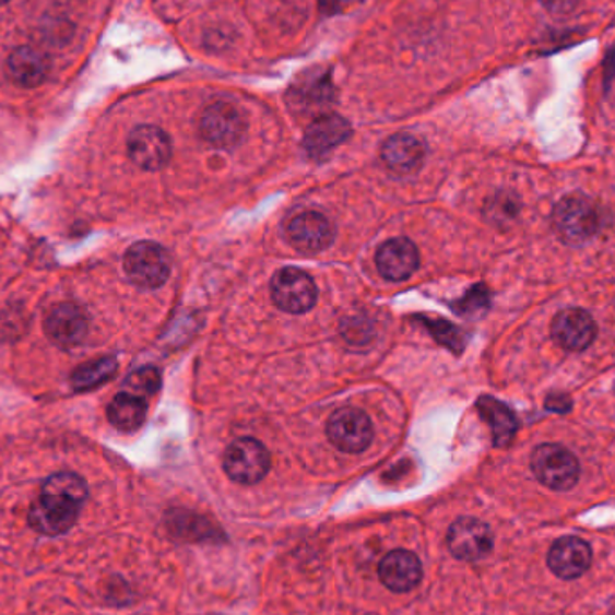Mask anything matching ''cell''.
I'll return each mask as SVG.
<instances>
[{
  "label": "cell",
  "instance_id": "obj_1",
  "mask_svg": "<svg viewBox=\"0 0 615 615\" xmlns=\"http://www.w3.org/2000/svg\"><path fill=\"white\" fill-rule=\"evenodd\" d=\"M87 498V486L74 473H57L42 486L40 497L31 506V528L57 536L74 525Z\"/></svg>",
  "mask_w": 615,
  "mask_h": 615
},
{
  "label": "cell",
  "instance_id": "obj_2",
  "mask_svg": "<svg viewBox=\"0 0 615 615\" xmlns=\"http://www.w3.org/2000/svg\"><path fill=\"white\" fill-rule=\"evenodd\" d=\"M534 477L547 488L567 492L580 478V463L575 453L561 445H540L531 458Z\"/></svg>",
  "mask_w": 615,
  "mask_h": 615
},
{
  "label": "cell",
  "instance_id": "obj_3",
  "mask_svg": "<svg viewBox=\"0 0 615 615\" xmlns=\"http://www.w3.org/2000/svg\"><path fill=\"white\" fill-rule=\"evenodd\" d=\"M555 227L559 238L567 244H583L595 235L600 227V216L589 199L581 194H570L556 205Z\"/></svg>",
  "mask_w": 615,
  "mask_h": 615
},
{
  "label": "cell",
  "instance_id": "obj_4",
  "mask_svg": "<svg viewBox=\"0 0 615 615\" xmlns=\"http://www.w3.org/2000/svg\"><path fill=\"white\" fill-rule=\"evenodd\" d=\"M125 272L138 286L157 288L168 280V252L153 241H139L125 256Z\"/></svg>",
  "mask_w": 615,
  "mask_h": 615
},
{
  "label": "cell",
  "instance_id": "obj_5",
  "mask_svg": "<svg viewBox=\"0 0 615 615\" xmlns=\"http://www.w3.org/2000/svg\"><path fill=\"white\" fill-rule=\"evenodd\" d=\"M224 469L236 483H260L261 478L269 473V450L256 439H238L225 452Z\"/></svg>",
  "mask_w": 615,
  "mask_h": 615
},
{
  "label": "cell",
  "instance_id": "obj_6",
  "mask_svg": "<svg viewBox=\"0 0 615 615\" xmlns=\"http://www.w3.org/2000/svg\"><path fill=\"white\" fill-rule=\"evenodd\" d=\"M328 438L342 452H364L372 441L371 419L360 409H339L328 422Z\"/></svg>",
  "mask_w": 615,
  "mask_h": 615
},
{
  "label": "cell",
  "instance_id": "obj_7",
  "mask_svg": "<svg viewBox=\"0 0 615 615\" xmlns=\"http://www.w3.org/2000/svg\"><path fill=\"white\" fill-rule=\"evenodd\" d=\"M270 291L275 305L288 314H305L316 305V283L299 269L280 270L272 280Z\"/></svg>",
  "mask_w": 615,
  "mask_h": 615
},
{
  "label": "cell",
  "instance_id": "obj_8",
  "mask_svg": "<svg viewBox=\"0 0 615 615\" xmlns=\"http://www.w3.org/2000/svg\"><path fill=\"white\" fill-rule=\"evenodd\" d=\"M447 544L456 558L477 561L494 549V534L481 520L463 517L448 529Z\"/></svg>",
  "mask_w": 615,
  "mask_h": 615
},
{
  "label": "cell",
  "instance_id": "obj_9",
  "mask_svg": "<svg viewBox=\"0 0 615 615\" xmlns=\"http://www.w3.org/2000/svg\"><path fill=\"white\" fill-rule=\"evenodd\" d=\"M244 116L230 103H214L200 119V132L205 141L218 147H233L244 139Z\"/></svg>",
  "mask_w": 615,
  "mask_h": 615
},
{
  "label": "cell",
  "instance_id": "obj_10",
  "mask_svg": "<svg viewBox=\"0 0 615 615\" xmlns=\"http://www.w3.org/2000/svg\"><path fill=\"white\" fill-rule=\"evenodd\" d=\"M551 331L555 341L567 352H583L594 342L598 326L589 311L567 308L555 317Z\"/></svg>",
  "mask_w": 615,
  "mask_h": 615
},
{
  "label": "cell",
  "instance_id": "obj_11",
  "mask_svg": "<svg viewBox=\"0 0 615 615\" xmlns=\"http://www.w3.org/2000/svg\"><path fill=\"white\" fill-rule=\"evenodd\" d=\"M128 153L133 163L143 169H161L168 163L172 144L166 133L157 127H139L128 139Z\"/></svg>",
  "mask_w": 615,
  "mask_h": 615
},
{
  "label": "cell",
  "instance_id": "obj_12",
  "mask_svg": "<svg viewBox=\"0 0 615 615\" xmlns=\"http://www.w3.org/2000/svg\"><path fill=\"white\" fill-rule=\"evenodd\" d=\"M288 238L297 250L319 252L333 244L335 229L324 214L308 211L292 220L288 225Z\"/></svg>",
  "mask_w": 615,
  "mask_h": 615
},
{
  "label": "cell",
  "instance_id": "obj_13",
  "mask_svg": "<svg viewBox=\"0 0 615 615\" xmlns=\"http://www.w3.org/2000/svg\"><path fill=\"white\" fill-rule=\"evenodd\" d=\"M590 561H592L590 545L586 540L576 539V536H564V539L556 540L547 556L551 570L564 580H575V578L586 575Z\"/></svg>",
  "mask_w": 615,
  "mask_h": 615
},
{
  "label": "cell",
  "instance_id": "obj_14",
  "mask_svg": "<svg viewBox=\"0 0 615 615\" xmlns=\"http://www.w3.org/2000/svg\"><path fill=\"white\" fill-rule=\"evenodd\" d=\"M378 575L381 583L392 592H409L422 581L423 569L414 553L398 549L381 559Z\"/></svg>",
  "mask_w": 615,
  "mask_h": 615
},
{
  "label": "cell",
  "instance_id": "obj_15",
  "mask_svg": "<svg viewBox=\"0 0 615 615\" xmlns=\"http://www.w3.org/2000/svg\"><path fill=\"white\" fill-rule=\"evenodd\" d=\"M377 264L386 280L403 281L416 272L419 255L409 239H389L378 249Z\"/></svg>",
  "mask_w": 615,
  "mask_h": 615
},
{
  "label": "cell",
  "instance_id": "obj_16",
  "mask_svg": "<svg viewBox=\"0 0 615 615\" xmlns=\"http://www.w3.org/2000/svg\"><path fill=\"white\" fill-rule=\"evenodd\" d=\"M87 316L74 305H61L46 322V331L57 346L74 347L87 335Z\"/></svg>",
  "mask_w": 615,
  "mask_h": 615
},
{
  "label": "cell",
  "instance_id": "obj_17",
  "mask_svg": "<svg viewBox=\"0 0 615 615\" xmlns=\"http://www.w3.org/2000/svg\"><path fill=\"white\" fill-rule=\"evenodd\" d=\"M352 135V127L346 119L335 114L321 116L311 122L306 132L305 147L311 157H324L333 147L344 143Z\"/></svg>",
  "mask_w": 615,
  "mask_h": 615
},
{
  "label": "cell",
  "instance_id": "obj_18",
  "mask_svg": "<svg viewBox=\"0 0 615 615\" xmlns=\"http://www.w3.org/2000/svg\"><path fill=\"white\" fill-rule=\"evenodd\" d=\"M423 157H425V147L422 141L409 135V133H398L387 139L386 144L381 146V158L387 164V168H391L397 174H412L422 166Z\"/></svg>",
  "mask_w": 615,
  "mask_h": 615
},
{
  "label": "cell",
  "instance_id": "obj_19",
  "mask_svg": "<svg viewBox=\"0 0 615 615\" xmlns=\"http://www.w3.org/2000/svg\"><path fill=\"white\" fill-rule=\"evenodd\" d=\"M8 72L11 80L22 87H36L46 80L49 63L42 52L31 47H19L16 51L11 52Z\"/></svg>",
  "mask_w": 615,
  "mask_h": 615
},
{
  "label": "cell",
  "instance_id": "obj_20",
  "mask_svg": "<svg viewBox=\"0 0 615 615\" xmlns=\"http://www.w3.org/2000/svg\"><path fill=\"white\" fill-rule=\"evenodd\" d=\"M477 409L484 422L488 423L489 428H492L495 445L508 447L509 442L513 441L517 428H519L513 412L492 397L481 398L477 402Z\"/></svg>",
  "mask_w": 615,
  "mask_h": 615
},
{
  "label": "cell",
  "instance_id": "obj_21",
  "mask_svg": "<svg viewBox=\"0 0 615 615\" xmlns=\"http://www.w3.org/2000/svg\"><path fill=\"white\" fill-rule=\"evenodd\" d=\"M108 419L114 427L125 433L138 430L146 419V403L143 402V398L122 392L108 405Z\"/></svg>",
  "mask_w": 615,
  "mask_h": 615
},
{
  "label": "cell",
  "instance_id": "obj_22",
  "mask_svg": "<svg viewBox=\"0 0 615 615\" xmlns=\"http://www.w3.org/2000/svg\"><path fill=\"white\" fill-rule=\"evenodd\" d=\"M116 371H118V364L114 358H99V360L88 362L74 371L72 386L78 391H88V389H94V387L102 386L105 381L110 380Z\"/></svg>",
  "mask_w": 615,
  "mask_h": 615
},
{
  "label": "cell",
  "instance_id": "obj_23",
  "mask_svg": "<svg viewBox=\"0 0 615 615\" xmlns=\"http://www.w3.org/2000/svg\"><path fill=\"white\" fill-rule=\"evenodd\" d=\"M127 389L139 398L152 397L161 389V372L155 367H143L128 377Z\"/></svg>",
  "mask_w": 615,
  "mask_h": 615
},
{
  "label": "cell",
  "instance_id": "obj_24",
  "mask_svg": "<svg viewBox=\"0 0 615 615\" xmlns=\"http://www.w3.org/2000/svg\"><path fill=\"white\" fill-rule=\"evenodd\" d=\"M433 333L436 339L445 342L448 347H452L456 352H459L463 347V335L456 330L453 326L447 324L445 321H439L438 324H434Z\"/></svg>",
  "mask_w": 615,
  "mask_h": 615
},
{
  "label": "cell",
  "instance_id": "obj_25",
  "mask_svg": "<svg viewBox=\"0 0 615 615\" xmlns=\"http://www.w3.org/2000/svg\"><path fill=\"white\" fill-rule=\"evenodd\" d=\"M553 398V400H556L555 402H549V400H547V403H545V405H547V409H549V411H561V412H567L570 409V400L567 397H551Z\"/></svg>",
  "mask_w": 615,
  "mask_h": 615
},
{
  "label": "cell",
  "instance_id": "obj_26",
  "mask_svg": "<svg viewBox=\"0 0 615 615\" xmlns=\"http://www.w3.org/2000/svg\"><path fill=\"white\" fill-rule=\"evenodd\" d=\"M4 2H8V0H0V4H4Z\"/></svg>",
  "mask_w": 615,
  "mask_h": 615
}]
</instances>
